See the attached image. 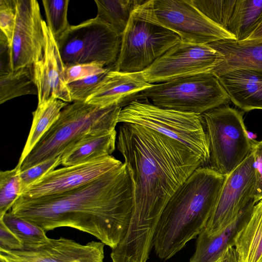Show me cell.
<instances>
[{
  "label": "cell",
  "mask_w": 262,
  "mask_h": 262,
  "mask_svg": "<svg viewBox=\"0 0 262 262\" xmlns=\"http://www.w3.org/2000/svg\"><path fill=\"white\" fill-rule=\"evenodd\" d=\"M116 145L130 172L134 204L128 230L111 257L113 262H146L165 205L197 168L206 165L181 142L136 124L121 123Z\"/></svg>",
  "instance_id": "6da1fadb"
},
{
  "label": "cell",
  "mask_w": 262,
  "mask_h": 262,
  "mask_svg": "<svg viewBox=\"0 0 262 262\" xmlns=\"http://www.w3.org/2000/svg\"><path fill=\"white\" fill-rule=\"evenodd\" d=\"M134 198L132 180L123 162L63 193L34 198L20 195L10 211L46 232L60 227L74 228L91 234L113 250L128 230Z\"/></svg>",
  "instance_id": "7a4b0ae2"
},
{
  "label": "cell",
  "mask_w": 262,
  "mask_h": 262,
  "mask_svg": "<svg viewBox=\"0 0 262 262\" xmlns=\"http://www.w3.org/2000/svg\"><path fill=\"white\" fill-rule=\"evenodd\" d=\"M225 176L208 166L197 168L177 190L159 219L152 248L167 260L205 228Z\"/></svg>",
  "instance_id": "3957f363"
},
{
  "label": "cell",
  "mask_w": 262,
  "mask_h": 262,
  "mask_svg": "<svg viewBox=\"0 0 262 262\" xmlns=\"http://www.w3.org/2000/svg\"><path fill=\"white\" fill-rule=\"evenodd\" d=\"M121 108L117 104L102 107L85 101L68 104L24 160L20 171L62 155L85 136L116 130Z\"/></svg>",
  "instance_id": "277c9868"
},
{
  "label": "cell",
  "mask_w": 262,
  "mask_h": 262,
  "mask_svg": "<svg viewBox=\"0 0 262 262\" xmlns=\"http://www.w3.org/2000/svg\"><path fill=\"white\" fill-rule=\"evenodd\" d=\"M180 36L158 20L153 0L145 1L132 12L122 36L119 55L114 70L143 71L174 45Z\"/></svg>",
  "instance_id": "5b68a950"
},
{
  "label": "cell",
  "mask_w": 262,
  "mask_h": 262,
  "mask_svg": "<svg viewBox=\"0 0 262 262\" xmlns=\"http://www.w3.org/2000/svg\"><path fill=\"white\" fill-rule=\"evenodd\" d=\"M118 123L140 125L185 145L208 163V140L201 115L155 105L146 98L136 99L122 107Z\"/></svg>",
  "instance_id": "8992f818"
},
{
  "label": "cell",
  "mask_w": 262,
  "mask_h": 262,
  "mask_svg": "<svg viewBox=\"0 0 262 262\" xmlns=\"http://www.w3.org/2000/svg\"><path fill=\"white\" fill-rule=\"evenodd\" d=\"M243 112L224 105L201 115L209 151L210 168L226 176L251 154L252 140Z\"/></svg>",
  "instance_id": "52a82bcc"
},
{
  "label": "cell",
  "mask_w": 262,
  "mask_h": 262,
  "mask_svg": "<svg viewBox=\"0 0 262 262\" xmlns=\"http://www.w3.org/2000/svg\"><path fill=\"white\" fill-rule=\"evenodd\" d=\"M141 98L149 99L161 108L198 115L227 105L230 101L212 72L152 84L140 93L136 99Z\"/></svg>",
  "instance_id": "ba28073f"
},
{
  "label": "cell",
  "mask_w": 262,
  "mask_h": 262,
  "mask_svg": "<svg viewBox=\"0 0 262 262\" xmlns=\"http://www.w3.org/2000/svg\"><path fill=\"white\" fill-rule=\"evenodd\" d=\"M122 36L96 17L71 26L56 41L64 66L97 62L107 67L117 62Z\"/></svg>",
  "instance_id": "9c48e42d"
},
{
  "label": "cell",
  "mask_w": 262,
  "mask_h": 262,
  "mask_svg": "<svg viewBox=\"0 0 262 262\" xmlns=\"http://www.w3.org/2000/svg\"><path fill=\"white\" fill-rule=\"evenodd\" d=\"M224 61L223 55L208 45L180 41L141 72L152 84L212 72Z\"/></svg>",
  "instance_id": "30bf717a"
},
{
  "label": "cell",
  "mask_w": 262,
  "mask_h": 262,
  "mask_svg": "<svg viewBox=\"0 0 262 262\" xmlns=\"http://www.w3.org/2000/svg\"><path fill=\"white\" fill-rule=\"evenodd\" d=\"M153 8L158 21L177 33L182 42L208 45L221 40H235L205 16L191 0H153Z\"/></svg>",
  "instance_id": "8fae6325"
},
{
  "label": "cell",
  "mask_w": 262,
  "mask_h": 262,
  "mask_svg": "<svg viewBox=\"0 0 262 262\" xmlns=\"http://www.w3.org/2000/svg\"><path fill=\"white\" fill-rule=\"evenodd\" d=\"M255 175L252 153L225 176L217 201L205 229L209 236L217 235L237 218L253 200Z\"/></svg>",
  "instance_id": "7c38bea8"
},
{
  "label": "cell",
  "mask_w": 262,
  "mask_h": 262,
  "mask_svg": "<svg viewBox=\"0 0 262 262\" xmlns=\"http://www.w3.org/2000/svg\"><path fill=\"white\" fill-rule=\"evenodd\" d=\"M15 25L10 46L11 71L32 66L43 56L46 39L38 3L16 0Z\"/></svg>",
  "instance_id": "4fadbf2b"
},
{
  "label": "cell",
  "mask_w": 262,
  "mask_h": 262,
  "mask_svg": "<svg viewBox=\"0 0 262 262\" xmlns=\"http://www.w3.org/2000/svg\"><path fill=\"white\" fill-rule=\"evenodd\" d=\"M104 244L92 241L81 244L60 237L50 238L35 246H24L20 250H0L7 262H103Z\"/></svg>",
  "instance_id": "5bb4252c"
},
{
  "label": "cell",
  "mask_w": 262,
  "mask_h": 262,
  "mask_svg": "<svg viewBox=\"0 0 262 262\" xmlns=\"http://www.w3.org/2000/svg\"><path fill=\"white\" fill-rule=\"evenodd\" d=\"M122 163L110 155L80 164L63 166L48 173L27 187L21 195L34 198L63 193L95 180Z\"/></svg>",
  "instance_id": "9a60e30c"
},
{
  "label": "cell",
  "mask_w": 262,
  "mask_h": 262,
  "mask_svg": "<svg viewBox=\"0 0 262 262\" xmlns=\"http://www.w3.org/2000/svg\"><path fill=\"white\" fill-rule=\"evenodd\" d=\"M46 46L41 60L33 64L35 83L38 90V104L53 96L71 102L68 85L64 79V65L56 40L45 20L42 23Z\"/></svg>",
  "instance_id": "2e32d148"
},
{
  "label": "cell",
  "mask_w": 262,
  "mask_h": 262,
  "mask_svg": "<svg viewBox=\"0 0 262 262\" xmlns=\"http://www.w3.org/2000/svg\"><path fill=\"white\" fill-rule=\"evenodd\" d=\"M141 72L126 73L110 70L86 102L102 107L117 104L121 108L151 87Z\"/></svg>",
  "instance_id": "e0dca14e"
},
{
  "label": "cell",
  "mask_w": 262,
  "mask_h": 262,
  "mask_svg": "<svg viewBox=\"0 0 262 262\" xmlns=\"http://www.w3.org/2000/svg\"><path fill=\"white\" fill-rule=\"evenodd\" d=\"M212 73L238 108L244 112L262 110L261 73L242 68Z\"/></svg>",
  "instance_id": "ac0fdd59"
},
{
  "label": "cell",
  "mask_w": 262,
  "mask_h": 262,
  "mask_svg": "<svg viewBox=\"0 0 262 262\" xmlns=\"http://www.w3.org/2000/svg\"><path fill=\"white\" fill-rule=\"evenodd\" d=\"M255 203L252 200L236 220L219 234L209 236L204 228L197 236L195 250L189 262H216L229 246H234L235 237L248 221Z\"/></svg>",
  "instance_id": "d6986e66"
},
{
  "label": "cell",
  "mask_w": 262,
  "mask_h": 262,
  "mask_svg": "<svg viewBox=\"0 0 262 262\" xmlns=\"http://www.w3.org/2000/svg\"><path fill=\"white\" fill-rule=\"evenodd\" d=\"M208 45L224 56L223 62L212 72L242 68L262 74V40L224 39Z\"/></svg>",
  "instance_id": "ffe728a7"
},
{
  "label": "cell",
  "mask_w": 262,
  "mask_h": 262,
  "mask_svg": "<svg viewBox=\"0 0 262 262\" xmlns=\"http://www.w3.org/2000/svg\"><path fill=\"white\" fill-rule=\"evenodd\" d=\"M117 132L85 136L61 155L63 166L80 164L112 155L116 148Z\"/></svg>",
  "instance_id": "44dd1931"
},
{
  "label": "cell",
  "mask_w": 262,
  "mask_h": 262,
  "mask_svg": "<svg viewBox=\"0 0 262 262\" xmlns=\"http://www.w3.org/2000/svg\"><path fill=\"white\" fill-rule=\"evenodd\" d=\"M234 247L240 262H262V200L254 205L249 219L236 234Z\"/></svg>",
  "instance_id": "7402d4cb"
},
{
  "label": "cell",
  "mask_w": 262,
  "mask_h": 262,
  "mask_svg": "<svg viewBox=\"0 0 262 262\" xmlns=\"http://www.w3.org/2000/svg\"><path fill=\"white\" fill-rule=\"evenodd\" d=\"M262 22V0H236L226 31L237 42L247 40Z\"/></svg>",
  "instance_id": "603a6c76"
},
{
  "label": "cell",
  "mask_w": 262,
  "mask_h": 262,
  "mask_svg": "<svg viewBox=\"0 0 262 262\" xmlns=\"http://www.w3.org/2000/svg\"><path fill=\"white\" fill-rule=\"evenodd\" d=\"M68 103L53 96L38 104L32 113L33 120L26 143L19 158L18 165L21 166L24 160L35 145L58 119L62 110Z\"/></svg>",
  "instance_id": "cb8c5ba5"
},
{
  "label": "cell",
  "mask_w": 262,
  "mask_h": 262,
  "mask_svg": "<svg viewBox=\"0 0 262 262\" xmlns=\"http://www.w3.org/2000/svg\"><path fill=\"white\" fill-rule=\"evenodd\" d=\"M36 94L33 65L0 75V104L19 96Z\"/></svg>",
  "instance_id": "d4e9b609"
},
{
  "label": "cell",
  "mask_w": 262,
  "mask_h": 262,
  "mask_svg": "<svg viewBox=\"0 0 262 262\" xmlns=\"http://www.w3.org/2000/svg\"><path fill=\"white\" fill-rule=\"evenodd\" d=\"M97 7L96 17L108 24L122 35L132 12L143 0H95Z\"/></svg>",
  "instance_id": "484cf974"
},
{
  "label": "cell",
  "mask_w": 262,
  "mask_h": 262,
  "mask_svg": "<svg viewBox=\"0 0 262 262\" xmlns=\"http://www.w3.org/2000/svg\"><path fill=\"white\" fill-rule=\"evenodd\" d=\"M17 236L24 246H35L46 243L49 238L42 228L11 212L0 219Z\"/></svg>",
  "instance_id": "4316f807"
},
{
  "label": "cell",
  "mask_w": 262,
  "mask_h": 262,
  "mask_svg": "<svg viewBox=\"0 0 262 262\" xmlns=\"http://www.w3.org/2000/svg\"><path fill=\"white\" fill-rule=\"evenodd\" d=\"M20 166L0 172V219L11 209L21 194Z\"/></svg>",
  "instance_id": "83f0119b"
},
{
  "label": "cell",
  "mask_w": 262,
  "mask_h": 262,
  "mask_svg": "<svg viewBox=\"0 0 262 262\" xmlns=\"http://www.w3.org/2000/svg\"><path fill=\"white\" fill-rule=\"evenodd\" d=\"M208 19L226 31L236 0H191Z\"/></svg>",
  "instance_id": "f1b7e54d"
},
{
  "label": "cell",
  "mask_w": 262,
  "mask_h": 262,
  "mask_svg": "<svg viewBox=\"0 0 262 262\" xmlns=\"http://www.w3.org/2000/svg\"><path fill=\"white\" fill-rule=\"evenodd\" d=\"M69 0H43L47 25L57 41L69 29L68 20Z\"/></svg>",
  "instance_id": "f546056e"
},
{
  "label": "cell",
  "mask_w": 262,
  "mask_h": 262,
  "mask_svg": "<svg viewBox=\"0 0 262 262\" xmlns=\"http://www.w3.org/2000/svg\"><path fill=\"white\" fill-rule=\"evenodd\" d=\"M114 66L110 67L103 73L68 84L72 101H86L95 92L107 73L114 69Z\"/></svg>",
  "instance_id": "4dcf8cb0"
},
{
  "label": "cell",
  "mask_w": 262,
  "mask_h": 262,
  "mask_svg": "<svg viewBox=\"0 0 262 262\" xmlns=\"http://www.w3.org/2000/svg\"><path fill=\"white\" fill-rule=\"evenodd\" d=\"M60 165H61V155L20 171L21 194L27 187Z\"/></svg>",
  "instance_id": "1f68e13d"
},
{
  "label": "cell",
  "mask_w": 262,
  "mask_h": 262,
  "mask_svg": "<svg viewBox=\"0 0 262 262\" xmlns=\"http://www.w3.org/2000/svg\"><path fill=\"white\" fill-rule=\"evenodd\" d=\"M110 67H105L102 64L97 62L64 66V79L68 84L77 80L103 73Z\"/></svg>",
  "instance_id": "d6a6232c"
},
{
  "label": "cell",
  "mask_w": 262,
  "mask_h": 262,
  "mask_svg": "<svg viewBox=\"0 0 262 262\" xmlns=\"http://www.w3.org/2000/svg\"><path fill=\"white\" fill-rule=\"evenodd\" d=\"M16 0H0V29L10 46L16 20Z\"/></svg>",
  "instance_id": "836d02e7"
},
{
  "label": "cell",
  "mask_w": 262,
  "mask_h": 262,
  "mask_svg": "<svg viewBox=\"0 0 262 262\" xmlns=\"http://www.w3.org/2000/svg\"><path fill=\"white\" fill-rule=\"evenodd\" d=\"M251 153L255 175L253 202L255 204L262 200V140H252Z\"/></svg>",
  "instance_id": "e575fe53"
},
{
  "label": "cell",
  "mask_w": 262,
  "mask_h": 262,
  "mask_svg": "<svg viewBox=\"0 0 262 262\" xmlns=\"http://www.w3.org/2000/svg\"><path fill=\"white\" fill-rule=\"evenodd\" d=\"M24 245L17 236L0 220V250L13 251L21 249Z\"/></svg>",
  "instance_id": "d590c367"
},
{
  "label": "cell",
  "mask_w": 262,
  "mask_h": 262,
  "mask_svg": "<svg viewBox=\"0 0 262 262\" xmlns=\"http://www.w3.org/2000/svg\"><path fill=\"white\" fill-rule=\"evenodd\" d=\"M10 45L5 35L0 33V75L10 72Z\"/></svg>",
  "instance_id": "8d00e7d4"
},
{
  "label": "cell",
  "mask_w": 262,
  "mask_h": 262,
  "mask_svg": "<svg viewBox=\"0 0 262 262\" xmlns=\"http://www.w3.org/2000/svg\"><path fill=\"white\" fill-rule=\"evenodd\" d=\"M216 262H240L234 246L228 247Z\"/></svg>",
  "instance_id": "74e56055"
},
{
  "label": "cell",
  "mask_w": 262,
  "mask_h": 262,
  "mask_svg": "<svg viewBox=\"0 0 262 262\" xmlns=\"http://www.w3.org/2000/svg\"><path fill=\"white\" fill-rule=\"evenodd\" d=\"M247 40L261 41L262 40V22L255 31Z\"/></svg>",
  "instance_id": "f35d334b"
}]
</instances>
